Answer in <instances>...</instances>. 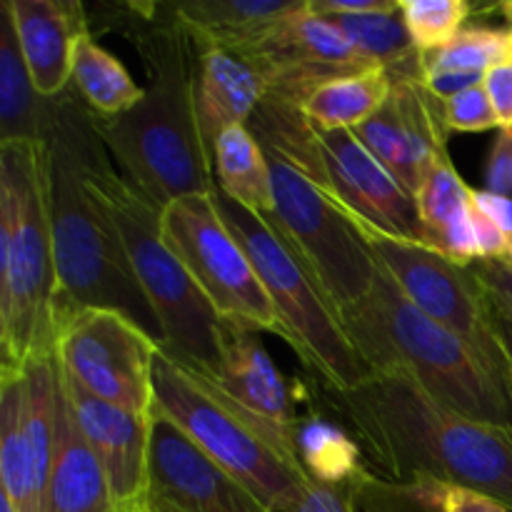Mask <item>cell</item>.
<instances>
[{
	"label": "cell",
	"instance_id": "38",
	"mask_svg": "<svg viewBox=\"0 0 512 512\" xmlns=\"http://www.w3.org/2000/svg\"><path fill=\"white\" fill-rule=\"evenodd\" d=\"M475 198H478L480 208L498 225L500 238H503V258H500V265L512 270V200L500 198V195L488 193V190H475Z\"/></svg>",
	"mask_w": 512,
	"mask_h": 512
},
{
	"label": "cell",
	"instance_id": "43",
	"mask_svg": "<svg viewBox=\"0 0 512 512\" xmlns=\"http://www.w3.org/2000/svg\"><path fill=\"white\" fill-rule=\"evenodd\" d=\"M0 512H15V508H13V505H10V503H8V500H5V498H3V495H0Z\"/></svg>",
	"mask_w": 512,
	"mask_h": 512
},
{
	"label": "cell",
	"instance_id": "20",
	"mask_svg": "<svg viewBox=\"0 0 512 512\" xmlns=\"http://www.w3.org/2000/svg\"><path fill=\"white\" fill-rule=\"evenodd\" d=\"M265 93L268 75L258 60L240 50L198 45L195 118L208 153H213V145L225 130L250 123Z\"/></svg>",
	"mask_w": 512,
	"mask_h": 512
},
{
	"label": "cell",
	"instance_id": "16",
	"mask_svg": "<svg viewBox=\"0 0 512 512\" xmlns=\"http://www.w3.org/2000/svg\"><path fill=\"white\" fill-rule=\"evenodd\" d=\"M240 53H248L263 65L268 75L265 95L300 108L308 95L328 80L375 68L328 18L315 15L308 3Z\"/></svg>",
	"mask_w": 512,
	"mask_h": 512
},
{
	"label": "cell",
	"instance_id": "33",
	"mask_svg": "<svg viewBox=\"0 0 512 512\" xmlns=\"http://www.w3.org/2000/svg\"><path fill=\"white\" fill-rule=\"evenodd\" d=\"M393 490L413 512H512L508 505L480 493V490L433 478L393 485Z\"/></svg>",
	"mask_w": 512,
	"mask_h": 512
},
{
	"label": "cell",
	"instance_id": "6",
	"mask_svg": "<svg viewBox=\"0 0 512 512\" xmlns=\"http://www.w3.org/2000/svg\"><path fill=\"white\" fill-rule=\"evenodd\" d=\"M53 230L45 143L0 145V368L55 358Z\"/></svg>",
	"mask_w": 512,
	"mask_h": 512
},
{
	"label": "cell",
	"instance_id": "34",
	"mask_svg": "<svg viewBox=\"0 0 512 512\" xmlns=\"http://www.w3.org/2000/svg\"><path fill=\"white\" fill-rule=\"evenodd\" d=\"M445 125L450 133H485V130H500L498 115H495L490 95L483 83L470 85L460 90L453 98L443 100Z\"/></svg>",
	"mask_w": 512,
	"mask_h": 512
},
{
	"label": "cell",
	"instance_id": "4",
	"mask_svg": "<svg viewBox=\"0 0 512 512\" xmlns=\"http://www.w3.org/2000/svg\"><path fill=\"white\" fill-rule=\"evenodd\" d=\"M340 323L370 373H395L470 420L512 428V388L483 353L420 313L378 270L373 290L340 310Z\"/></svg>",
	"mask_w": 512,
	"mask_h": 512
},
{
	"label": "cell",
	"instance_id": "27",
	"mask_svg": "<svg viewBox=\"0 0 512 512\" xmlns=\"http://www.w3.org/2000/svg\"><path fill=\"white\" fill-rule=\"evenodd\" d=\"M215 190L258 215L273 213V175L268 153L248 125L225 130L213 145Z\"/></svg>",
	"mask_w": 512,
	"mask_h": 512
},
{
	"label": "cell",
	"instance_id": "12",
	"mask_svg": "<svg viewBox=\"0 0 512 512\" xmlns=\"http://www.w3.org/2000/svg\"><path fill=\"white\" fill-rule=\"evenodd\" d=\"M158 353L160 345L118 310L83 308L55 325L60 370L90 395L130 413H153Z\"/></svg>",
	"mask_w": 512,
	"mask_h": 512
},
{
	"label": "cell",
	"instance_id": "1",
	"mask_svg": "<svg viewBox=\"0 0 512 512\" xmlns=\"http://www.w3.org/2000/svg\"><path fill=\"white\" fill-rule=\"evenodd\" d=\"M320 395L363 448L375 478H418L480 490L512 508V428L470 420L405 375L375 373L353 390Z\"/></svg>",
	"mask_w": 512,
	"mask_h": 512
},
{
	"label": "cell",
	"instance_id": "2",
	"mask_svg": "<svg viewBox=\"0 0 512 512\" xmlns=\"http://www.w3.org/2000/svg\"><path fill=\"white\" fill-rule=\"evenodd\" d=\"M143 20L133 43L148 75L145 98L123 115L100 118L93 110L90 115L115 168L163 210L178 198L215 193V178L195 118L198 43L170 5L165 20L150 15Z\"/></svg>",
	"mask_w": 512,
	"mask_h": 512
},
{
	"label": "cell",
	"instance_id": "26",
	"mask_svg": "<svg viewBox=\"0 0 512 512\" xmlns=\"http://www.w3.org/2000/svg\"><path fill=\"white\" fill-rule=\"evenodd\" d=\"M293 448L310 480L323 485H363L373 478L363 448L340 420L323 410H300L293 428Z\"/></svg>",
	"mask_w": 512,
	"mask_h": 512
},
{
	"label": "cell",
	"instance_id": "13",
	"mask_svg": "<svg viewBox=\"0 0 512 512\" xmlns=\"http://www.w3.org/2000/svg\"><path fill=\"white\" fill-rule=\"evenodd\" d=\"M58 410V360L0 368V495L15 512H43Z\"/></svg>",
	"mask_w": 512,
	"mask_h": 512
},
{
	"label": "cell",
	"instance_id": "3",
	"mask_svg": "<svg viewBox=\"0 0 512 512\" xmlns=\"http://www.w3.org/2000/svg\"><path fill=\"white\" fill-rule=\"evenodd\" d=\"M83 100L73 88L50 98L45 130L48 153V205L53 230L55 325L63 315L83 308H108L128 315L163 348V328L145 298L125 255L123 240L108 210L88 190L78 148Z\"/></svg>",
	"mask_w": 512,
	"mask_h": 512
},
{
	"label": "cell",
	"instance_id": "14",
	"mask_svg": "<svg viewBox=\"0 0 512 512\" xmlns=\"http://www.w3.org/2000/svg\"><path fill=\"white\" fill-rule=\"evenodd\" d=\"M383 108L353 133L368 153L403 185L418 193L430 170L448 155V125L443 100L435 98L418 75L395 73Z\"/></svg>",
	"mask_w": 512,
	"mask_h": 512
},
{
	"label": "cell",
	"instance_id": "32",
	"mask_svg": "<svg viewBox=\"0 0 512 512\" xmlns=\"http://www.w3.org/2000/svg\"><path fill=\"white\" fill-rule=\"evenodd\" d=\"M400 10L420 53L453 40L475 15V5L468 0H400Z\"/></svg>",
	"mask_w": 512,
	"mask_h": 512
},
{
	"label": "cell",
	"instance_id": "23",
	"mask_svg": "<svg viewBox=\"0 0 512 512\" xmlns=\"http://www.w3.org/2000/svg\"><path fill=\"white\" fill-rule=\"evenodd\" d=\"M43 512H118L108 475L85 443L60 383V410L55 425V450Z\"/></svg>",
	"mask_w": 512,
	"mask_h": 512
},
{
	"label": "cell",
	"instance_id": "17",
	"mask_svg": "<svg viewBox=\"0 0 512 512\" xmlns=\"http://www.w3.org/2000/svg\"><path fill=\"white\" fill-rule=\"evenodd\" d=\"M325 193L355 220L393 238L423 243L415 195L368 153L353 130L318 133Z\"/></svg>",
	"mask_w": 512,
	"mask_h": 512
},
{
	"label": "cell",
	"instance_id": "44",
	"mask_svg": "<svg viewBox=\"0 0 512 512\" xmlns=\"http://www.w3.org/2000/svg\"><path fill=\"white\" fill-rule=\"evenodd\" d=\"M138 512H160V510H150V508H145V505H140Z\"/></svg>",
	"mask_w": 512,
	"mask_h": 512
},
{
	"label": "cell",
	"instance_id": "37",
	"mask_svg": "<svg viewBox=\"0 0 512 512\" xmlns=\"http://www.w3.org/2000/svg\"><path fill=\"white\" fill-rule=\"evenodd\" d=\"M500 128H512V60H503L490 68L483 78Z\"/></svg>",
	"mask_w": 512,
	"mask_h": 512
},
{
	"label": "cell",
	"instance_id": "21",
	"mask_svg": "<svg viewBox=\"0 0 512 512\" xmlns=\"http://www.w3.org/2000/svg\"><path fill=\"white\" fill-rule=\"evenodd\" d=\"M253 330L223 323L220 333V375L210 380L228 398L243 405L258 418L268 420L293 440L298 403L290 393L283 373L275 368L265 345L255 338Z\"/></svg>",
	"mask_w": 512,
	"mask_h": 512
},
{
	"label": "cell",
	"instance_id": "41",
	"mask_svg": "<svg viewBox=\"0 0 512 512\" xmlns=\"http://www.w3.org/2000/svg\"><path fill=\"white\" fill-rule=\"evenodd\" d=\"M493 298V295H490ZM493 325H495V335H498V343L505 353V363H508L510 370V385H512V315L498 300L493 298Z\"/></svg>",
	"mask_w": 512,
	"mask_h": 512
},
{
	"label": "cell",
	"instance_id": "42",
	"mask_svg": "<svg viewBox=\"0 0 512 512\" xmlns=\"http://www.w3.org/2000/svg\"><path fill=\"white\" fill-rule=\"evenodd\" d=\"M475 13H498L508 20V25H512V0L510 3H495L488 5V8H475Z\"/></svg>",
	"mask_w": 512,
	"mask_h": 512
},
{
	"label": "cell",
	"instance_id": "31",
	"mask_svg": "<svg viewBox=\"0 0 512 512\" xmlns=\"http://www.w3.org/2000/svg\"><path fill=\"white\" fill-rule=\"evenodd\" d=\"M503 60H510V28L470 23L445 45L420 53V75L465 73L485 78Z\"/></svg>",
	"mask_w": 512,
	"mask_h": 512
},
{
	"label": "cell",
	"instance_id": "30",
	"mask_svg": "<svg viewBox=\"0 0 512 512\" xmlns=\"http://www.w3.org/2000/svg\"><path fill=\"white\" fill-rule=\"evenodd\" d=\"M70 88L100 118H113L133 110L145 98L143 85L135 83L123 63L113 53L85 35L78 45Z\"/></svg>",
	"mask_w": 512,
	"mask_h": 512
},
{
	"label": "cell",
	"instance_id": "7",
	"mask_svg": "<svg viewBox=\"0 0 512 512\" xmlns=\"http://www.w3.org/2000/svg\"><path fill=\"white\" fill-rule=\"evenodd\" d=\"M153 393L160 415L178 425L208 458L228 470L270 512L310 483L293 440L245 410L203 375L158 353Z\"/></svg>",
	"mask_w": 512,
	"mask_h": 512
},
{
	"label": "cell",
	"instance_id": "24",
	"mask_svg": "<svg viewBox=\"0 0 512 512\" xmlns=\"http://www.w3.org/2000/svg\"><path fill=\"white\" fill-rule=\"evenodd\" d=\"M308 0H183L170 3L200 48L248 50L265 33L303 10Z\"/></svg>",
	"mask_w": 512,
	"mask_h": 512
},
{
	"label": "cell",
	"instance_id": "25",
	"mask_svg": "<svg viewBox=\"0 0 512 512\" xmlns=\"http://www.w3.org/2000/svg\"><path fill=\"white\" fill-rule=\"evenodd\" d=\"M50 98L38 93L20 50L8 0L0 3V145L43 143Z\"/></svg>",
	"mask_w": 512,
	"mask_h": 512
},
{
	"label": "cell",
	"instance_id": "8",
	"mask_svg": "<svg viewBox=\"0 0 512 512\" xmlns=\"http://www.w3.org/2000/svg\"><path fill=\"white\" fill-rule=\"evenodd\" d=\"M215 205L268 290L283 325V340L303 360L310 375L328 390H353L365 383L373 373L350 343L338 308L278 230L263 215L243 208L218 190Z\"/></svg>",
	"mask_w": 512,
	"mask_h": 512
},
{
	"label": "cell",
	"instance_id": "45",
	"mask_svg": "<svg viewBox=\"0 0 512 512\" xmlns=\"http://www.w3.org/2000/svg\"><path fill=\"white\" fill-rule=\"evenodd\" d=\"M510 28V60H512V25H508Z\"/></svg>",
	"mask_w": 512,
	"mask_h": 512
},
{
	"label": "cell",
	"instance_id": "18",
	"mask_svg": "<svg viewBox=\"0 0 512 512\" xmlns=\"http://www.w3.org/2000/svg\"><path fill=\"white\" fill-rule=\"evenodd\" d=\"M60 368V365H58ZM60 383L85 443L108 475L118 512H138L148 488L153 413L138 415L95 398L60 370Z\"/></svg>",
	"mask_w": 512,
	"mask_h": 512
},
{
	"label": "cell",
	"instance_id": "35",
	"mask_svg": "<svg viewBox=\"0 0 512 512\" xmlns=\"http://www.w3.org/2000/svg\"><path fill=\"white\" fill-rule=\"evenodd\" d=\"M358 488L360 485H323L310 480L273 512H358Z\"/></svg>",
	"mask_w": 512,
	"mask_h": 512
},
{
	"label": "cell",
	"instance_id": "9",
	"mask_svg": "<svg viewBox=\"0 0 512 512\" xmlns=\"http://www.w3.org/2000/svg\"><path fill=\"white\" fill-rule=\"evenodd\" d=\"M273 175V213L263 215L313 273L330 303L340 310L373 290L378 260L350 215L295 165L268 155Z\"/></svg>",
	"mask_w": 512,
	"mask_h": 512
},
{
	"label": "cell",
	"instance_id": "19",
	"mask_svg": "<svg viewBox=\"0 0 512 512\" xmlns=\"http://www.w3.org/2000/svg\"><path fill=\"white\" fill-rule=\"evenodd\" d=\"M20 50L43 98H58L70 88L78 45L88 30V15L78 0H8Z\"/></svg>",
	"mask_w": 512,
	"mask_h": 512
},
{
	"label": "cell",
	"instance_id": "22",
	"mask_svg": "<svg viewBox=\"0 0 512 512\" xmlns=\"http://www.w3.org/2000/svg\"><path fill=\"white\" fill-rule=\"evenodd\" d=\"M423 245L438 250L460 265H475L480 253V205L475 188L455 170L453 160L445 158L435 165L415 193Z\"/></svg>",
	"mask_w": 512,
	"mask_h": 512
},
{
	"label": "cell",
	"instance_id": "28",
	"mask_svg": "<svg viewBox=\"0 0 512 512\" xmlns=\"http://www.w3.org/2000/svg\"><path fill=\"white\" fill-rule=\"evenodd\" d=\"M393 90L385 68L340 75L315 88L303 103V115L315 133L355 130L373 118Z\"/></svg>",
	"mask_w": 512,
	"mask_h": 512
},
{
	"label": "cell",
	"instance_id": "29",
	"mask_svg": "<svg viewBox=\"0 0 512 512\" xmlns=\"http://www.w3.org/2000/svg\"><path fill=\"white\" fill-rule=\"evenodd\" d=\"M323 18H328L370 65L385 68L390 75L408 73L420 78V50L410 38L400 0H395L393 8L383 13L323 15Z\"/></svg>",
	"mask_w": 512,
	"mask_h": 512
},
{
	"label": "cell",
	"instance_id": "10",
	"mask_svg": "<svg viewBox=\"0 0 512 512\" xmlns=\"http://www.w3.org/2000/svg\"><path fill=\"white\" fill-rule=\"evenodd\" d=\"M160 230L225 323L285 338L273 300L248 253L220 218L215 193L188 195L165 205L160 210Z\"/></svg>",
	"mask_w": 512,
	"mask_h": 512
},
{
	"label": "cell",
	"instance_id": "36",
	"mask_svg": "<svg viewBox=\"0 0 512 512\" xmlns=\"http://www.w3.org/2000/svg\"><path fill=\"white\" fill-rule=\"evenodd\" d=\"M485 190L512 200V128H500L488 150Z\"/></svg>",
	"mask_w": 512,
	"mask_h": 512
},
{
	"label": "cell",
	"instance_id": "40",
	"mask_svg": "<svg viewBox=\"0 0 512 512\" xmlns=\"http://www.w3.org/2000/svg\"><path fill=\"white\" fill-rule=\"evenodd\" d=\"M475 273L485 290L512 315V270L493 260H483V263H475Z\"/></svg>",
	"mask_w": 512,
	"mask_h": 512
},
{
	"label": "cell",
	"instance_id": "5",
	"mask_svg": "<svg viewBox=\"0 0 512 512\" xmlns=\"http://www.w3.org/2000/svg\"><path fill=\"white\" fill-rule=\"evenodd\" d=\"M78 148L85 185L108 210L135 280L158 315L163 328L160 353L190 373L215 380L220 375V333L225 320L165 243L158 205L115 168L85 103L80 110Z\"/></svg>",
	"mask_w": 512,
	"mask_h": 512
},
{
	"label": "cell",
	"instance_id": "15",
	"mask_svg": "<svg viewBox=\"0 0 512 512\" xmlns=\"http://www.w3.org/2000/svg\"><path fill=\"white\" fill-rule=\"evenodd\" d=\"M143 505L160 512H270L158 410L150 425Z\"/></svg>",
	"mask_w": 512,
	"mask_h": 512
},
{
	"label": "cell",
	"instance_id": "39",
	"mask_svg": "<svg viewBox=\"0 0 512 512\" xmlns=\"http://www.w3.org/2000/svg\"><path fill=\"white\" fill-rule=\"evenodd\" d=\"M358 512H413L400 500L393 485L380 478L365 480L358 488Z\"/></svg>",
	"mask_w": 512,
	"mask_h": 512
},
{
	"label": "cell",
	"instance_id": "11",
	"mask_svg": "<svg viewBox=\"0 0 512 512\" xmlns=\"http://www.w3.org/2000/svg\"><path fill=\"white\" fill-rule=\"evenodd\" d=\"M355 228L360 230L380 268L403 290L405 298L420 313L483 353L485 360L510 383L505 353L495 335L493 298L480 283L475 265L468 268L428 245L393 238L363 223H355Z\"/></svg>",
	"mask_w": 512,
	"mask_h": 512
}]
</instances>
